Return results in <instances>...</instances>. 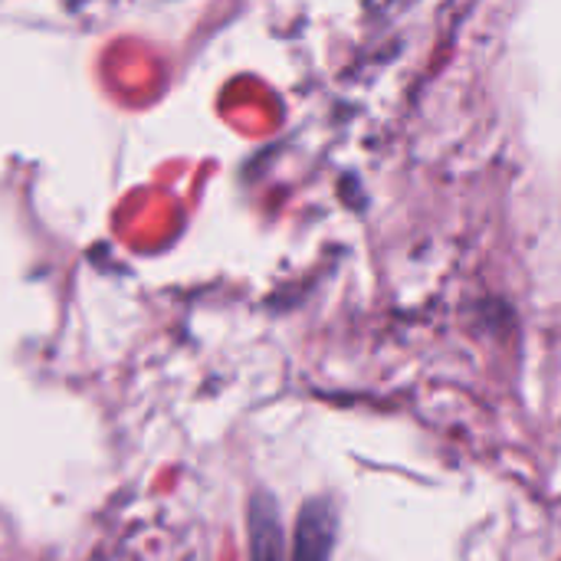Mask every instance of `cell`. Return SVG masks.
Wrapping results in <instances>:
<instances>
[{
	"label": "cell",
	"instance_id": "7a4b0ae2",
	"mask_svg": "<svg viewBox=\"0 0 561 561\" xmlns=\"http://www.w3.org/2000/svg\"><path fill=\"white\" fill-rule=\"evenodd\" d=\"M250 546L253 561H283V529L279 513L270 496H256L250 510Z\"/></svg>",
	"mask_w": 561,
	"mask_h": 561
},
{
	"label": "cell",
	"instance_id": "6da1fadb",
	"mask_svg": "<svg viewBox=\"0 0 561 561\" xmlns=\"http://www.w3.org/2000/svg\"><path fill=\"white\" fill-rule=\"evenodd\" d=\"M339 536V513L332 500H309L296 523L293 561H329Z\"/></svg>",
	"mask_w": 561,
	"mask_h": 561
}]
</instances>
